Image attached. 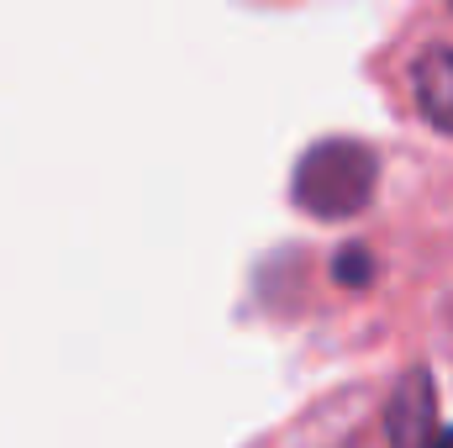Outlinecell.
I'll return each instance as SVG.
<instances>
[{
    "label": "cell",
    "instance_id": "obj_6",
    "mask_svg": "<svg viewBox=\"0 0 453 448\" xmlns=\"http://www.w3.org/2000/svg\"><path fill=\"white\" fill-rule=\"evenodd\" d=\"M449 5H453V0H449Z\"/></svg>",
    "mask_w": 453,
    "mask_h": 448
},
{
    "label": "cell",
    "instance_id": "obj_1",
    "mask_svg": "<svg viewBox=\"0 0 453 448\" xmlns=\"http://www.w3.org/2000/svg\"><path fill=\"white\" fill-rule=\"evenodd\" d=\"M374 185H380V158L369 143L322 137L301 153L290 174V201L317 222H348L374 201Z\"/></svg>",
    "mask_w": 453,
    "mask_h": 448
},
{
    "label": "cell",
    "instance_id": "obj_4",
    "mask_svg": "<svg viewBox=\"0 0 453 448\" xmlns=\"http://www.w3.org/2000/svg\"><path fill=\"white\" fill-rule=\"evenodd\" d=\"M333 274H338V285H369L374 280V259H369V248H342L338 259H333Z\"/></svg>",
    "mask_w": 453,
    "mask_h": 448
},
{
    "label": "cell",
    "instance_id": "obj_5",
    "mask_svg": "<svg viewBox=\"0 0 453 448\" xmlns=\"http://www.w3.org/2000/svg\"><path fill=\"white\" fill-rule=\"evenodd\" d=\"M433 448H453V428H443V433H438V444Z\"/></svg>",
    "mask_w": 453,
    "mask_h": 448
},
{
    "label": "cell",
    "instance_id": "obj_3",
    "mask_svg": "<svg viewBox=\"0 0 453 448\" xmlns=\"http://www.w3.org/2000/svg\"><path fill=\"white\" fill-rule=\"evenodd\" d=\"M411 90H417V106L422 116L453 137V48H427L417 58V74H411Z\"/></svg>",
    "mask_w": 453,
    "mask_h": 448
},
{
    "label": "cell",
    "instance_id": "obj_2",
    "mask_svg": "<svg viewBox=\"0 0 453 448\" xmlns=\"http://www.w3.org/2000/svg\"><path fill=\"white\" fill-rule=\"evenodd\" d=\"M390 438H395V448H433L438 444V396H433L427 369H411V375L395 385V401H390Z\"/></svg>",
    "mask_w": 453,
    "mask_h": 448
}]
</instances>
